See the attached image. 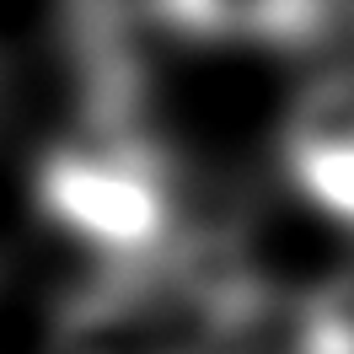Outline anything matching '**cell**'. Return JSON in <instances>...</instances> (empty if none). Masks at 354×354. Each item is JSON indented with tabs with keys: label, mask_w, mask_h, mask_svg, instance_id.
Returning <instances> with one entry per match:
<instances>
[{
	"label": "cell",
	"mask_w": 354,
	"mask_h": 354,
	"mask_svg": "<svg viewBox=\"0 0 354 354\" xmlns=\"http://www.w3.org/2000/svg\"><path fill=\"white\" fill-rule=\"evenodd\" d=\"M44 209L70 236L108 252H140L167 225V188L156 145L124 108H97L44 156Z\"/></svg>",
	"instance_id": "1"
},
{
	"label": "cell",
	"mask_w": 354,
	"mask_h": 354,
	"mask_svg": "<svg viewBox=\"0 0 354 354\" xmlns=\"http://www.w3.org/2000/svg\"><path fill=\"white\" fill-rule=\"evenodd\" d=\"M285 156L317 209L354 221V81H322L295 108Z\"/></svg>",
	"instance_id": "2"
},
{
	"label": "cell",
	"mask_w": 354,
	"mask_h": 354,
	"mask_svg": "<svg viewBox=\"0 0 354 354\" xmlns=\"http://www.w3.org/2000/svg\"><path fill=\"white\" fill-rule=\"evenodd\" d=\"M333 0H161V17L194 38H301L328 22Z\"/></svg>",
	"instance_id": "3"
}]
</instances>
